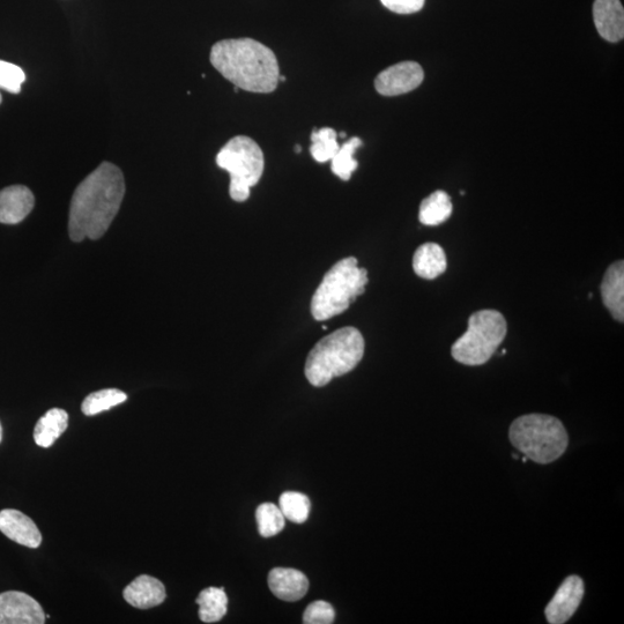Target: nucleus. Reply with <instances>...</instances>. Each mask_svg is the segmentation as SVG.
Returning <instances> with one entry per match:
<instances>
[{"label": "nucleus", "instance_id": "1", "mask_svg": "<svg viewBox=\"0 0 624 624\" xmlns=\"http://www.w3.org/2000/svg\"><path fill=\"white\" fill-rule=\"evenodd\" d=\"M124 196L122 170L103 162L73 193L69 214L71 240L101 239L120 211Z\"/></svg>", "mask_w": 624, "mask_h": 624}, {"label": "nucleus", "instance_id": "2", "mask_svg": "<svg viewBox=\"0 0 624 624\" xmlns=\"http://www.w3.org/2000/svg\"><path fill=\"white\" fill-rule=\"evenodd\" d=\"M211 64L235 87L251 93H272L279 84L276 55L252 39L222 40L214 44Z\"/></svg>", "mask_w": 624, "mask_h": 624}, {"label": "nucleus", "instance_id": "3", "mask_svg": "<svg viewBox=\"0 0 624 624\" xmlns=\"http://www.w3.org/2000/svg\"><path fill=\"white\" fill-rule=\"evenodd\" d=\"M364 339L355 328L334 331L311 349L306 363V377L316 388L328 385L334 377L351 373L361 362Z\"/></svg>", "mask_w": 624, "mask_h": 624}, {"label": "nucleus", "instance_id": "4", "mask_svg": "<svg viewBox=\"0 0 624 624\" xmlns=\"http://www.w3.org/2000/svg\"><path fill=\"white\" fill-rule=\"evenodd\" d=\"M512 445L534 463L555 462L567 451L569 436L563 423L547 414H527L512 422L509 430Z\"/></svg>", "mask_w": 624, "mask_h": 624}, {"label": "nucleus", "instance_id": "5", "mask_svg": "<svg viewBox=\"0 0 624 624\" xmlns=\"http://www.w3.org/2000/svg\"><path fill=\"white\" fill-rule=\"evenodd\" d=\"M368 271L360 269L358 259L340 260L325 274L321 285L311 300V314L316 321L324 322L343 314L364 293L368 285Z\"/></svg>", "mask_w": 624, "mask_h": 624}, {"label": "nucleus", "instance_id": "6", "mask_svg": "<svg viewBox=\"0 0 624 624\" xmlns=\"http://www.w3.org/2000/svg\"><path fill=\"white\" fill-rule=\"evenodd\" d=\"M507 332V321L500 311L474 312L468 319L467 331L452 346L453 359L465 366H482L492 358Z\"/></svg>", "mask_w": 624, "mask_h": 624}, {"label": "nucleus", "instance_id": "7", "mask_svg": "<svg viewBox=\"0 0 624 624\" xmlns=\"http://www.w3.org/2000/svg\"><path fill=\"white\" fill-rule=\"evenodd\" d=\"M217 165L230 175V197L242 203L249 199L250 189L263 176L264 154L255 140L237 136L221 148L217 155Z\"/></svg>", "mask_w": 624, "mask_h": 624}, {"label": "nucleus", "instance_id": "8", "mask_svg": "<svg viewBox=\"0 0 624 624\" xmlns=\"http://www.w3.org/2000/svg\"><path fill=\"white\" fill-rule=\"evenodd\" d=\"M423 79L425 72L420 64L401 62L378 74L375 88L381 95L398 96L414 91L422 84Z\"/></svg>", "mask_w": 624, "mask_h": 624}, {"label": "nucleus", "instance_id": "9", "mask_svg": "<svg viewBox=\"0 0 624 624\" xmlns=\"http://www.w3.org/2000/svg\"><path fill=\"white\" fill-rule=\"evenodd\" d=\"M585 593L584 581L572 575L564 579L559 590L545 609L548 623H567L581 606Z\"/></svg>", "mask_w": 624, "mask_h": 624}, {"label": "nucleus", "instance_id": "10", "mask_svg": "<svg viewBox=\"0 0 624 624\" xmlns=\"http://www.w3.org/2000/svg\"><path fill=\"white\" fill-rule=\"evenodd\" d=\"M46 615L39 603L24 592L0 593V624H43Z\"/></svg>", "mask_w": 624, "mask_h": 624}, {"label": "nucleus", "instance_id": "11", "mask_svg": "<svg viewBox=\"0 0 624 624\" xmlns=\"http://www.w3.org/2000/svg\"><path fill=\"white\" fill-rule=\"evenodd\" d=\"M33 192L24 185H12L0 191V224L17 225L33 211Z\"/></svg>", "mask_w": 624, "mask_h": 624}, {"label": "nucleus", "instance_id": "12", "mask_svg": "<svg viewBox=\"0 0 624 624\" xmlns=\"http://www.w3.org/2000/svg\"><path fill=\"white\" fill-rule=\"evenodd\" d=\"M0 531L5 537L28 548H37L42 542V534L36 524L18 510L5 509L0 512Z\"/></svg>", "mask_w": 624, "mask_h": 624}, {"label": "nucleus", "instance_id": "13", "mask_svg": "<svg viewBox=\"0 0 624 624\" xmlns=\"http://www.w3.org/2000/svg\"><path fill=\"white\" fill-rule=\"evenodd\" d=\"M593 19L603 39L616 43L624 37V10L620 0H596Z\"/></svg>", "mask_w": 624, "mask_h": 624}, {"label": "nucleus", "instance_id": "14", "mask_svg": "<svg viewBox=\"0 0 624 624\" xmlns=\"http://www.w3.org/2000/svg\"><path fill=\"white\" fill-rule=\"evenodd\" d=\"M269 588L280 600L294 603L306 596L309 581L303 572L291 568H276L269 574Z\"/></svg>", "mask_w": 624, "mask_h": 624}, {"label": "nucleus", "instance_id": "15", "mask_svg": "<svg viewBox=\"0 0 624 624\" xmlns=\"http://www.w3.org/2000/svg\"><path fill=\"white\" fill-rule=\"evenodd\" d=\"M126 603L139 609L159 606L166 599V588L159 579L141 575L126 586L123 592Z\"/></svg>", "mask_w": 624, "mask_h": 624}, {"label": "nucleus", "instance_id": "16", "mask_svg": "<svg viewBox=\"0 0 624 624\" xmlns=\"http://www.w3.org/2000/svg\"><path fill=\"white\" fill-rule=\"evenodd\" d=\"M601 295L605 307L611 312L616 321H624V263L623 260L608 267L605 273L603 284H601Z\"/></svg>", "mask_w": 624, "mask_h": 624}, {"label": "nucleus", "instance_id": "17", "mask_svg": "<svg viewBox=\"0 0 624 624\" xmlns=\"http://www.w3.org/2000/svg\"><path fill=\"white\" fill-rule=\"evenodd\" d=\"M447 256L441 245L436 243L422 244L415 251L413 257V269L416 276L433 280L447 271Z\"/></svg>", "mask_w": 624, "mask_h": 624}, {"label": "nucleus", "instance_id": "18", "mask_svg": "<svg viewBox=\"0 0 624 624\" xmlns=\"http://www.w3.org/2000/svg\"><path fill=\"white\" fill-rule=\"evenodd\" d=\"M69 415L61 408H52L36 423L34 440L39 447L50 448L68 429Z\"/></svg>", "mask_w": 624, "mask_h": 624}, {"label": "nucleus", "instance_id": "19", "mask_svg": "<svg viewBox=\"0 0 624 624\" xmlns=\"http://www.w3.org/2000/svg\"><path fill=\"white\" fill-rule=\"evenodd\" d=\"M453 206L447 192L438 190L432 193L420 206L419 220L425 226H438L447 221L452 214Z\"/></svg>", "mask_w": 624, "mask_h": 624}, {"label": "nucleus", "instance_id": "20", "mask_svg": "<svg viewBox=\"0 0 624 624\" xmlns=\"http://www.w3.org/2000/svg\"><path fill=\"white\" fill-rule=\"evenodd\" d=\"M199 618L205 623L224 619L228 611V598L224 588H208L199 593Z\"/></svg>", "mask_w": 624, "mask_h": 624}, {"label": "nucleus", "instance_id": "21", "mask_svg": "<svg viewBox=\"0 0 624 624\" xmlns=\"http://www.w3.org/2000/svg\"><path fill=\"white\" fill-rule=\"evenodd\" d=\"M361 146L362 140L358 137H353L340 146L339 151L331 160L332 173L343 181L351 180L353 173L359 167L358 161L354 159V153Z\"/></svg>", "mask_w": 624, "mask_h": 624}, {"label": "nucleus", "instance_id": "22", "mask_svg": "<svg viewBox=\"0 0 624 624\" xmlns=\"http://www.w3.org/2000/svg\"><path fill=\"white\" fill-rule=\"evenodd\" d=\"M126 399L128 396L121 390L104 389L87 396L81 405V411L87 416H93L109 411L110 408L124 403Z\"/></svg>", "mask_w": 624, "mask_h": 624}, {"label": "nucleus", "instance_id": "23", "mask_svg": "<svg viewBox=\"0 0 624 624\" xmlns=\"http://www.w3.org/2000/svg\"><path fill=\"white\" fill-rule=\"evenodd\" d=\"M260 536L271 538L285 529L286 518L280 508L273 503L260 504L256 511Z\"/></svg>", "mask_w": 624, "mask_h": 624}, {"label": "nucleus", "instance_id": "24", "mask_svg": "<svg viewBox=\"0 0 624 624\" xmlns=\"http://www.w3.org/2000/svg\"><path fill=\"white\" fill-rule=\"evenodd\" d=\"M338 133L331 128H323L312 132L310 153L319 163L331 161L339 151Z\"/></svg>", "mask_w": 624, "mask_h": 624}, {"label": "nucleus", "instance_id": "25", "mask_svg": "<svg viewBox=\"0 0 624 624\" xmlns=\"http://www.w3.org/2000/svg\"><path fill=\"white\" fill-rule=\"evenodd\" d=\"M280 510L285 518L295 524L307 522L311 503L309 497L302 493L286 492L280 496Z\"/></svg>", "mask_w": 624, "mask_h": 624}, {"label": "nucleus", "instance_id": "26", "mask_svg": "<svg viewBox=\"0 0 624 624\" xmlns=\"http://www.w3.org/2000/svg\"><path fill=\"white\" fill-rule=\"evenodd\" d=\"M25 81L26 74L18 65L0 61V88L11 94H19Z\"/></svg>", "mask_w": 624, "mask_h": 624}, {"label": "nucleus", "instance_id": "27", "mask_svg": "<svg viewBox=\"0 0 624 624\" xmlns=\"http://www.w3.org/2000/svg\"><path fill=\"white\" fill-rule=\"evenodd\" d=\"M336 618L333 607L326 601L318 600L310 604L303 614V623L331 624Z\"/></svg>", "mask_w": 624, "mask_h": 624}, {"label": "nucleus", "instance_id": "28", "mask_svg": "<svg viewBox=\"0 0 624 624\" xmlns=\"http://www.w3.org/2000/svg\"><path fill=\"white\" fill-rule=\"evenodd\" d=\"M386 9L398 14H412L422 10L426 0H381Z\"/></svg>", "mask_w": 624, "mask_h": 624}, {"label": "nucleus", "instance_id": "29", "mask_svg": "<svg viewBox=\"0 0 624 624\" xmlns=\"http://www.w3.org/2000/svg\"><path fill=\"white\" fill-rule=\"evenodd\" d=\"M3 440V428L2 425H0V442H2Z\"/></svg>", "mask_w": 624, "mask_h": 624}, {"label": "nucleus", "instance_id": "30", "mask_svg": "<svg viewBox=\"0 0 624 624\" xmlns=\"http://www.w3.org/2000/svg\"><path fill=\"white\" fill-rule=\"evenodd\" d=\"M340 137H341V138H345V137H346V133H345V132H341V133H340Z\"/></svg>", "mask_w": 624, "mask_h": 624}, {"label": "nucleus", "instance_id": "31", "mask_svg": "<svg viewBox=\"0 0 624 624\" xmlns=\"http://www.w3.org/2000/svg\"><path fill=\"white\" fill-rule=\"evenodd\" d=\"M3 102V98H2V94H0V104H2Z\"/></svg>", "mask_w": 624, "mask_h": 624}]
</instances>
